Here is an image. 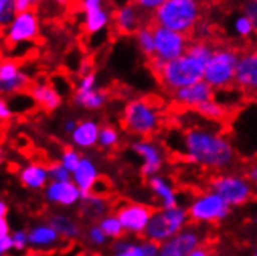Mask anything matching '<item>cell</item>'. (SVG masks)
Masks as SVG:
<instances>
[{
    "mask_svg": "<svg viewBox=\"0 0 257 256\" xmlns=\"http://www.w3.org/2000/svg\"><path fill=\"white\" fill-rule=\"evenodd\" d=\"M185 158L200 166L220 171L231 168L235 163V151L231 143L205 126H189L183 132Z\"/></svg>",
    "mask_w": 257,
    "mask_h": 256,
    "instance_id": "1",
    "label": "cell"
},
{
    "mask_svg": "<svg viewBox=\"0 0 257 256\" xmlns=\"http://www.w3.org/2000/svg\"><path fill=\"white\" fill-rule=\"evenodd\" d=\"M157 100L151 97H141L127 101L121 112L122 129L127 134L143 138L155 135L163 124L160 103Z\"/></svg>",
    "mask_w": 257,
    "mask_h": 256,
    "instance_id": "2",
    "label": "cell"
},
{
    "mask_svg": "<svg viewBox=\"0 0 257 256\" xmlns=\"http://www.w3.org/2000/svg\"><path fill=\"white\" fill-rule=\"evenodd\" d=\"M201 0H166L151 16V22L183 34H191L201 19Z\"/></svg>",
    "mask_w": 257,
    "mask_h": 256,
    "instance_id": "3",
    "label": "cell"
},
{
    "mask_svg": "<svg viewBox=\"0 0 257 256\" xmlns=\"http://www.w3.org/2000/svg\"><path fill=\"white\" fill-rule=\"evenodd\" d=\"M205 65V62H201L185 53L175 59L164 61L161 68L155 73V76L161 87L166 92L172 94L181 87L191 86L203 79Z\"/></svg>",
    "mask_w": 257,
    "mask_h": 256,
    "instance_id": "4",
    "label": "cell"
},
{
    "mask_svg": "<svg viewBox=\"0 0 257 256\" xmlns=\"http://www.w3.org/2000/svg\"><path fill=\"white\" fill-rule=\"evenodd\" d=\"M240 48L231 42L217 41L209 61L205 65L203 79L212 89H232L235 64Z\"/></svg>",
    "mask_w": 257,
    "mask_h": 256,
    "instance_id": "5",
    "label": "cell"
},
{
    "mask_svg": "<svg viewBox=\"0 0 257 256\" xmlns=\"http://www.w3.org/2000/svg\"><path fill=\"white\" fill-rule=\"evenodd\" d=\"M188 211L180 208L178 205L174 208H160L155 210L149 219V224L144 230V237L155 244H161L168 241L169 237L181 231L188 224Z\"/></svg>",
    "mask_w": 257,
    "mask_h": 256,
    "instance_id": "6",
    "label": "cell"
},
{
    "mask_svg": "<svg viewBox=\"0 0 257 256\" xmlns=\"http://www.w3.org/2000/svg\"><path fill=\"white\" fill-rule=\"evenodd\" d=\"M41 17L36 10L16 13L13 21L4 28V39L10 47L27 45L39 39L41 36Z\"/></svg>",
    "mask_w": 257,
    "mask_h": 256,
    "instance_id": "7",
    "label": "cell"
},
{
    "mask_svg": "<svg viewBox=\"0 0 257 256\" xmlns=\"http://www.w3.org/2000/svg\"><path fill=\"white\" fill-rule=\"evenodd\" d=\"M209 188L222 196L229 207H240L248 204L254 197L249 180L234 174H218L209 182Z\"/></svg>",
    "mask_w": 257,
    "mask_h": 256,
    "instance_id": "8",
    "label": "cell"
},
{
    "mask_svg": "<svg viewBox=\"0 0 257 256\" xmlns=\"http://www.w3.org/2000/svg\"><path fill=\"white\" fill-rule=\"evenodd\" d=\"M229 213V205L217 193H205L194 199L188 210V216L195 224H214L225 219Z\"/></svg>",
    "mask_w": 257,
    "mask_h": 256,
    "instance_id": "9",
    "label": "cell"
},
{
    "mask_svg": "<svg viewBox=\"0 0 257 256\" xmlns=\"http://www.w3.org/2000/svg\"><path fill=\"white\" fill-rule=\"evenodd\" d=\"M234 87L246 95L257 97V44H249L238 51Z\"/></svg>",
    "mask_w": 257,
    "mask_h": 256,
    "instance_id": "10",
    "label": "cell"
},
{
    "mask_svg": "<svg viewBox=\"0 0 257 256\" xmlns=\"http://www.w3.org/2000/svg\"><path fill=\"white\" fill-rule=\"evenodd\" d=\"M152 28H154V39H155V56L161 58L163 61H171L181 56V54H185L191 39L188 34H183L154 24Z\"/></svg>",
    "mask_w": 257,
    "mask_h": 256,
    "instance_id": "11",
    "label": "cell"
},
{
    "mask_svg": "<svg viewBox=\"0 0 257 256\" xmlns=\"http://www.w3.org/2000/svg\"><path fill=\"white\" fill-rule=\"evenodd\" d=\"M151 16L144 13L140 7H137L134 2H124L119 7H116L112 13V25L116 34L119 36H132L137 33V30L148 22H151Z\"/></svg>",
    "mask_w": 257,
    "mask_h": 256,
    "instance_id": "12",
    "label": "cell"
},
{
    "mask_svg": "<svg viewBox=\"0 0 257 256\" xmlns=\"http://www.w3.org/2000/svg\"><path fill=\"white\" fill-rule=\"evenodd\" d=\"M31 86V76L13 59L0 61V97L11 98L24 94Z\"/></svg>",
    "mask_w": 257,
    "mask_h": 256,
    "instance_id": "13",
    "label": "cell"
},
{
    "mask_svg": "<svg viewBox=\"0 0 257 256\" xmlns=\"http://www.w3.org/2000/svg\"><path fill=\"white\" fill-rule=\"evenodd\" d=\"M155 210L149 205H144L140 202H124L121 204L115 214L121 221L124 231L132 236L144 234V230L149 224V219Z\"/></svg>",
    "mask_w": 257,
    "mask_h": 256,
    "instance_id": "14",
    "label": "cell"
},
{
    "mask_svg": "<svg viewBox=\"0 0 257 256\" xmlns=\"http://www.w3.org/2000/svg\"><path fill=\"white\" fill-rule=\"evenodd\" d=\"M131 149L143 160L141 164V174L144 177H152L158 174L163 168L164 157L160 146L149 137V138H140L131 144Z\"/></svg>",
    "mask_w": 257,
    "mask_h": 256,
    "instance_id": "15",
    "label": "cell"
},
{
    "mask_svg": "<svg viewBox=\"0 0 257 256\" xmlns=\"http://www.w3.org/2000/svg\"><path fill=\"white\" fill-rule=\"evenodd\" d=\"M44 197L48 204L54 207H61V208H70L75 207L81 202L82 193L76 187V184L70 180L64 182H48V185L44 188Z\"/></svg>",
    "mask_w": 257,
    "mask_h": 256,
    "instance_id": "16",
    "label": "cell"
},
{
    "mask_svg": "<svg viewBox=\"0 0 257 256\" xmlns=\"http://www.w3.org/2000/svg\"><path fill=\"white\" fill-rule=\"evenodd\" d=\"M201 244V236L195 228H183L158 247V256H188Z\"/></svg>",
    "mask_w": 257,
    "mask_h": 256,
    "instance_id": "17",
    "label": "cell"
},
{
    "mask_svg": "<svg viewBox=\"0 0 257 256\" xmlns=\"http://www.w3.org/2000/svg\"><path fill=\"white\" fill-rule=\"evenodd\" d=\"M101 123L93 117H85L78 121L75 131L70 134V143L79 151H90L98 146Z\"/></svg>",
    "mask_w": 257,
    "mask_h": 256,
    "instance_id": "18",
    "label": "cell"
},
{
    "mask_svg": "<svg viewBox=\"0 0 257 256\" xmlns=\"http://www.w3.org/2000/svg\"><path fill=\"white\" fill-rule=\"evenodd\" d=\"M171 97L178 106L186 107V109H194L195 106H198L201 103L212 100L214 89L205 79H201L198 82H194L191 86L175 90V92L171 94Z\"/></svg>",
    "mask_w": 257,
    "mask_h": 256,
    "instance_id": "19",
    "label": "cell"
},
{
    "mask_svg": "<svg viewBox=\"0 0 257 256\" xmlns=\"http://www.w3.org/2000/svg\"><path fill=\"white\" fill-rule=\"evenodd\" d=\"M30 95L36 106L45 112H56L62 107L64 98L59 90L48 81H36L30 86Z\"/></svg>",
    "mask_w": 257,
    "mask_h": 256,
    "instance_id": "20",
    "label": "cell"
},
{
    "mask_svg": "<svg viewBox=\"0 0 257 256\" xmlns=\"http://www.w3.org/2000/svg\"><path fill=\"white\" fill-rule=\"evenodd\" d=\"M71 180L75 182L76 187L81 190L82 196L91 193L95 188V185L101 180V173H99L98 163L90 155L82 154L81 161L78 163L75 171L71 173Z\"/></svg>",
    "mask_w": 257,
    "mask_h": 256,
    "instance_id": "21",
    "label": "cell"
},
{
    "mask_svg": "<svg viewBox=\"0 0 257 256\" xmlns=\"http://www.w3.org/2000/svg\"><path fill=\"white\" fill-rule=\"evenodd\" d=\"M61 234L50 222H39L28 230V242L33 250L50 251L54 250L61 242Z\"/></svg>",
    "mask_w": 257,
    "mask_h": 256,
    "instance_id": "22",
    "label": "cell"
},
{
    "mask_svg": "<svg viewBox=\"0 0 257 256\" xmlns=\"http://www.w3.org/2000/svg\"><path fill=\"white\" fill-rule=\"evenodd\" d=\"M17 177H19V182L22 184V187L30 191H41L48 185V182H50L47 164L38 163V161H31V163L24 164V166L19 169V173H17Z\"/></svg>",
    "mask_w": 257,
    "mask_h": 256,
    "instance_id": "23",
    "label": "cell"
},
{
    "mask_svg": "<svg viewBox=\"0 0 257 256\" xmlns=\"http://www.w3.org/2000/svg\"><path fill=\"white\" fill-rule=\"evenodd\" d=\"M158 244L152 241H137L128 237H119L113 244L112 256H158Z\"/></svg>",
    "mask_w": 257,
    "mask_h": 256,
    "instance_id": "24",
    "label": "cell"
},
{
    "mask_svg": "<svg viewBox=\"0 0 257 256\" xmlns=\"http://www.w3.org/2000/svg\"><path fill=\"white\" fill-rule=\"evenodd\" d=\"M81 16H82V28L88 36L102 33L112 24V13H110L107 5L84 10L81 11Z\"/></svg>",
    "mask_w": 257,
    "mask_h": 256,
    "instance_id": "25",
    "label": "cell"
},
{
    "mask_svg": "<svg viewBox=\"0 0 257 256\" xmlns=\"http://www.w3.org/2000/svg\"><path fill=\"white\" fill-rule=\"evenodd\" d=\"M81 213L87 219V221H99L101 217H104L110 211V204L104 194L98 193H88L84 194L81 199Z\"/></svg>",
    "mask_w": 257,
    "mask_h": 256,
    "instance_id": "26",
    "label": "cell"
},
{
    "mask_svg": "<svg viewBox=\"0 0 257 256\" xmlns=\"http://www.w3.org/2000/svg\"><path fill=\"white\" fill-rule=\"evenodd\" d=\"M71 101L78 109H82V111H88V112H95V111H101V109L107 104L108 92L101 87L87 90V92H73Z\"/></svg>",
    "mask_w": 257,
    "mask_h": 256,
    "instance_id": "27",
    "label": "cell"
},
{
    "mask_svg": "<svg viewBox=\"0 0 257 256\" xmlns=\"http://www.w3.org/2000/svg\"><path fill=\"white\" fill-rule=\"evenodd\" d=\"M56 231L61 234L62 239L67 241H73V239H78V237L82 234V227L81 224L76 221L75 217H71L70 214L65 213H54L50 221H48Z\"/></svg>",
    "mask_w": 257,
    "mask_h": 256,
    "instance_id": "28",
    "label": "cell"
},
{
    "mask_svg": "<svg viewBox=\"0 0 257 256\" xmlns=\"http://www.w3.org/2000/svg\"><path fill=\"white\" fill-rule=\"evenodd\" d=\"M149 188L152 190L154 196L160 200L161 204V208H174L177 207V196H175V191L174 188L171 187L169 182L155 174L152 177H149Z\"/></svg>",
    "mask_w": 257,
    "mask_h": 256,
    "instance_id": "29",
    "label": "cell"
},
{
    "mask_svg": "<svg viewBox=\"0 0 257 256\" xmlns=\"http://www.w3.org/2000/svg\"><path fill=\"white\" fill-rule=\"evenodd\" d=\"M194 111L201 115L203 118L209 120V121H226L229 120L231 114H229V109H226L225 106L222 104H218L212 100L209 101H205V103H201L198 106L194 107Z\"/></svg>",
    "mask_w": 257,
    "mask_h": 256,
    "instance_id": "30",
    "label": "cell"
},
{
    "mask_svg": "<svg viewBox=\"0 0 257 256\" xmlns=\"http://www.w3.org/2000/svg\"><path fill=\"white\" fill-rule=\"evenodd\" d=\"M134 36H135V41H137L138 50L143 53V56H144L146 59H149L151 56H154V54H155V39H154V28H152V24L148 22L146 25L140 27Z\"/></svg>",
    "mask_w": 257,
    "mask_h": 256,
    "instance_id": "31",
    "label": "cell"
},
{
    "mask_svg": "<svg viewBox=\"0 0 257 256\" xmlns=\"http://www.w3.org/2000/svg\"><path fill=\"white\" fill-rule=\"evenodd\" d=\"M121 141V134L118 127L113 124H101L99 129V137H98V148L102 151H112Z\"/></svg>",
    "mask_w": 257,
    "mask_h": 256,
    "instance_id": "32",
    "label": "cell"
},
{
    "mask_svg": "<svg viewBox=\"0 0 257 256\" xmlns=\"http://www.w3.org/2000/svg\"><path fill=\"white\" fill-rule=\"evenodd\" d=\"M99 227L102 228V231L105 233V236L108 237V239H119V237L124 236V227L121 224V221L118 219V216L115 213H107L104 217H101L98 221Z\"/></svg>",
    "mask_w": 257,
    "mask_h": 256,
    "instance_id": "33",
    "label": "cell"
},
{
    "mask_svg": "<svg viewBox=\"0 0 257 256\" xmlns=\"http://www.w3.org/2000/svg\"><path fill=\"white\" fill-rule=\"evenodd\" d=\"M82 152L79 149H76L75 146H67V148L62 149L61 155H59V161L62 163V166L67 168L70 173L75 171V168L78 166V163L81 161Z\"/></svg>",
    "mask_w": 257,
    "mask_h": 256,
    "instance_id": "34",
    "label": "cell"
},
{
    "mask_svg": "<svg viewBox=\"0 0 257 256\" xmlns=\"http://www.w3.org/2000/svg\"><path fill=\"white\" fill-rule=\"evenodd\" d=\"M85 239L91 247H104L108 241V237L99 227V224H91L85 230Z\"/></svg>",
    "mask_w": 257,
    "mask_h": 256,
    "instance_id": "35",
    "label": "cell"
},
{
    "mask_svg": "<svg viewBox=\"0 0 257 256\" xmlns=\"http://www.w3.org/2000/svg\"><path fill=\"white\" fill-rule=\"evenodd\" d=\"M48 168V176L51 182H64V180H70L71 179V173L62 166V163L58 161H51L50 164H47Z\"/></svg>",
    "mask_w": 257,
    "mask_h": 256,
    "instance_id": "36",
    "label": "cell"
},
{
    "mask_svg": "<svg viewBox=\"0 0 257 256\" xmlns=\"http://www.w3.org/2000/svg\"><path fill=\"white\" fill-rule=\"evenodd\" d=\"M16 4L11 0H0V30H4L16 16Z\"/></svg>",
    "mask_w": 257,
    "mask_h": 256,
    "instance_id": "37",
    "label": "cell"
},
{
    "mask_svg": "<svg viewBox=\"0 0 257 256\" xmlns=\"http://www.w3.org/2000/svg\"><path fill=\"white\" fill-rule=\"evenodd\" d=\"M10 234H11V239H13V248L16 251H25L30 247V242H28V230L17 228V230H14Z\"/></svg>",
    "mask_w": 257,
    "mask_h": 256,
    "instance_id": "38",
    "label": "cell"
},
{
    "mask_svg": "<svg viewBox=\"0 0 257 256\" xmlns=\"http://www.w3.org/2000/svg\"><path fill=\"white\" fill-rule=\"evenodd\" d=\"M238 8H240V11L252 22L254 28L257 30V0H243Z\"/></svg>",
    "mask_w": 257,
    "mask_h": 256,
    "instance_id": "39",
    "label": "cell"
},
{
    "mask_svg": "<svg viewBox=\"0 0 257 256\" xmlns=\"http://www.w3.org/2000/svg\"><path fill=\"white\" fill-rule=\"evenodd\" d=\"M131 2H134L137 7H140L144 13L152 14L163 2H166V0H131Z\"/></svg>",
    "mask_w": 257,
    "mask_h": 256,
    "instance_id": "40",
    "label": "cell"
},
{
    "mask_svg": "<svg viewBox=\"0 0 257 256\" xmlns=\"http://www.w3.org/2000/svg\"><path fill=\"white\" fill-rule=\"evenodd\" d=\"M13 114H14V109L11 107V104L0 97V123H7L13 118Z\"/></svg>",
    "mask_w": 257,
    "mask_h": 256,
    "instance_id": "41",
    "label": "cell"
},
{
    "mask_svg": "<svg viewBox=\"0 0 257 256\" xmlns=\"http://www.w3.org/2000/svg\"><path fill=\"white\" fill-rule=\"evenodd\" d=\"M78 118H75V117H65L62 121H61V131H62V134L64 135H67V137H70V134L75 131V127H76V124H78Z\"/></svg>",
    "mask_w": 257,
    "mask_h": 256,
    "instance_id": "42",
    "label": "cell"
},
{
    "mask_svg": "<svg viewBox=\"0 0 257 256\" xmlns=\"http://www.w3.org/2000/svg\"><path fill=\"white\" fill-rule=\"evenodd\" d=\"M42 0H16V11H27V10H34Z\"/></svg>",
    "mask_w": 257,
    "mask_h": 256,
    "instance_id": "43",
    "label": "cell"
},
{
    "mask_svg": "<svg viewBox=\"0 0 257 256\" xmlns=\"http://www.w3.org/2000/svg\"><path fill=\"white\" fill-rule=\"evenodd\" d=\"M13 248V239H11V234H7L4 237H0V253L2 254H7L10 253Z\"/></svg>",
    "mask_w": 257,
    "mask_h": 256,
    "instance_id": "44",
    "label": "cell"
},
{
    "mask_svg": "<svg viewBox=\"0 0 257 256\" xmlns=\"http://www.w3.org/2000/svg\"><path fill=\"white\" fill-rule=\"evenodd\" d=\"M188 256H214V253H212V250L208 247V245H198V247H195Z\"/></svg>",
    "mask_w": 257,
    "mask_h": 256,
    "instance_id": "45",
    "label": "cell"
},
{
    "mask_svg": "<svg viewBox=\"0 0 257 256\" xmlns=\"http://www.w3.org/2000/svg\"><path fill=\"white\" fill-rule=\"evenodd\" d=\"M246 179L249 182H252V184L257 185V160L252 161L249 166H248V169H246Z\"/></svg>",
    "mask_w": 257,
    "mask_h": 256,
    "instance_id": "46",
    "label": "cell"
},
{
    "mask_svg": "<svg viewBox=\"0 0 257 256\" xmlns=\"http://www.w3.org/2000/svg\"><path fill=\"white\" fill-rule=\"evenodd\" d=\"M11 233L10 222L7 221V216H0V237H4Z\"/></svg>",
    "mask_w": 257,
    "mask_h": 256,
    "instance_id": "47",
    "label": "cell"
},
{
    "mask_svg": "<svg viewBox=\"0 0 257 256\" xmlns=\"http://www.w3.org/2000/svg\"><path fill=\"white\" fill-rule=\"evenodd\" d=\"M8 213V204L4 199H0V216H7Z\"/></svg>",
    "mask_w": 257,
    "mask_h": 256,
    "instance_id": "48",
    "label": "cell"
},
{
    "mask_svg": "<svg viewBox=\"0 0 257 256\" xmlns=\"http://www.w3.org/2000/svg\"><path fill=\"white\" fill-rule=\"evenodd\" d=\"M24 256H47L44 251H38V250H31V251H27Z\"/></svg>",
    "mask_w": 257,
    "mask_h": 256,
    "instance_id": "49",
    "label": "cell"
},
{
    "mask_svg": "<svg viewBox=\"0 0 257 256\" xmlns=\"http://www.w3.org/2000/svg\"><path fill=\"white\" fill-rule=\"evenodd\" d=\"M255 44H257V33H255Z\"/></svg>",
    "mask_w": 257,
    "mask_h": 256,
    "instance_id": "50",
    "label": "cell"
},
{
    "mask_svg": "<svg viewBox=\"0 0 257 256\" xmlns=\"http://www.w3.org/2000/svg\"><path fill=\"white\" fill-rule=\"evenodd\" d=\"M254 256H257V251H255V253H254Z\"/></svg>",
    "mask_w": 257,
    "mask_h": 256,
    "instance_id": "51",
    "label": "cell"
}]
</instances>
